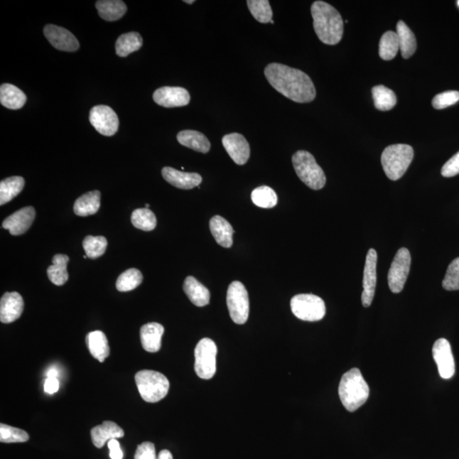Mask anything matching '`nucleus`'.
Segmentation results:
<instances>
[{"mask_svg": "<svg viewBox=\"0 0 459 459\" xmlns=\"http://www.w3.org/2000/svg\"><path fill=\"white\" fill-rule=\"evenodd\" d=\"M339 395L342 404L349 412H355L365 404L369 396V387L360 369L352 368L342 376Z\"/></svg>", "mask_w": 459, "mask_h": 459, "instance_id": "obj_3", "label": "nucleus"}, {"mask_svg": "<svg viewBox=\"0 0 459 459\" xmlns=\"http://www.w3.org/2000/svg\"><path fill=\"white\" fill-rule=\"evenodd\" d=\"M133 226L145 232L153 231L157 226V218L149 209H137L131 215Z\"/></svg>", "mask_w": 459, "mask_h": 459, "instance_id": "obj_38", "label": "nucleus"}, {"mask_svg": "<svg viewBox=\"0 0 459 459\" xmlns=\"http://www.w3.org/2000/svg\"><path fill=\"white\" fill-rule=\"evenodd\" d=\"M135 380L142 399L150 404L163 400L170 389V382L161 372L142 370L137 372Z\"/></svg>", "mask_w": 459, "mask_h": 459, "instance_id": "obj_6", "label": "nucleus"}, {"mask_svg": "<svg viewBox=\"0 0 459 459\" xmlns=\"http://www.w3.org/2000/svg\"><path fill=\"white\" fill-rule=\"evenodd\" d=\"M265 76L277 92L293 102L314 101L317 92L310 77L298 69L280 63H271L265 68Z\"/></svg>", "mask_w": 459, "mask_h": 459, "instance_id": "obj_1", "label": "nucleus"}, {"mask_svg": "<svg viewBox=\"0 0 459 459\" xmlns=\"http://www.w3.org/2000/svg\"><path fill=\"white\" fill-rule=\"evenodd\" d=\"M247 4H248L251 14L259 23H271L274 12H272L270 2L268 0H248Z\"/></svg>", "mask_w": 459, "mask_h": 459, "instance_id": "obj_36", "label": "nucleus"}, {"mask_svg": "<svg viewBox=\"0 0 459 459\" xmlns=\"http://www.w3.org/2000/svg\"><path fill=\"white\" fill-rule=\"evenodd\" d=\"M292 162L298 178L308 188L321 190L326 185V176L313 154L306 151H298L293 154Z\"/></svg>", "mask_w": 459, "mask_h": 459, "instance_id": "obj_5", "label": "nucleus"}, {"mask_svg": "<svg viewBox=\"0 0 459 459\" xmlns=\"http://www.w3.org/2000/svg\"><path fill=\"white\" fill-rule=\"evenodd\" d=\"M83 247L86 256L90 259H97L105 254L107 247L106 237L88 236L85 238Z\"/></svg>", "mask_w": 459, "mask_h": 459, "instance_id": "obj_39", "label": "nucleus"}, {"mask_svg": "<svg viewBox=\"0 0 459 459\" xmlns=\"http://www.w3.org/2000/svg\"><path fill=\"white\" fill-rule=\"evenodd\" d=\"M163 179L177 188L190 190L202 183V176L198 173H185L171 167H164L162 170Z\"/></svg>", "mask_w": 459, "mask_h": 459, "instance_id": "obj_19", "label": "nucleus"}, {"mask_svg": "<svg viewBox=\"0 0 459 459\" xmlns=\"http://www.w3.org/2000/svg\"><path fill=\"white\" fill-rule=\"evenodd\" d=\"M101 206V193L93 190L77 198L73 211L75 215L85 217V216L97 214Z\"/></svg>", "mask_w": 459, "mask_h": 459, "instance_id": "obj_28", "label": "nucleus"}, {"mask_svg": "<svg viewBox=\"0 0 459 459\" xmlns=\"http://www.w3.org/2000/svg\"><path fill=\"white\" fill-rule=\"evenodd\" d=\"M58 372L55 368H50L49 371L47 372V378H58Z\"/></svg>", "mask_w": 459, "mask_h": 459, "instance_id": "obj_48", "label": "nucleus"}, {"mask_svg": "<svg viewBox=\"0 0 459 459\" xmlns=\"http://www.w3.org/2000/svg\"><path fill=\"white\" fill-rule=\"evenodd\" d=\"M90 122L97 132L105 136H114L119 131L118 115L108 106L94 107L90 112Z\"/></svg>", "mask_w": 459, "mask_h": 459, "instance_id": "obj_11", "label": "nucleus"}, {"mask_svg": "<svg viewBox=\"0 0 459 459\" xmlns=\"http://www.w3.org/2000/svg\"><path fill=\"white\" fill-rule=\"evenodd\" d=\"M135 459H158L156 455L155 446L149 441L139 445L135 454Z\"/></svg>", "mask_w": 459, "mask_h": 459, "instance_id": "obj_43", "label": "nucleus"}, {"mask_svg": "<svg viewBox=\"0 0 459 459\" xmlns=\"http://www.w3.org/2000/svg\"><path fill=\"white\" fill-rule=\"evenodd\" d=\"M44 34L50 44L62 51L75 52L79 50L80 43L68 29L49 24L44 28Z\"/></svg>", "mask_w": 459, "mask_h": 459, "instance_id": "obj_14", "label": "nucleus"}, {"mask_svg": "<svg viewBox=\"0 0 459 459\" xmlns=\"http://www.w3.org/2000/svg\"><path fill=\"white\" fill-rule=\"evenodd\" d=\"M69 257L66 254H55L52 259V266L47 269V275L52 284L63 286L68 280L67 270Z\"/></svg>", "mask_w": 459, "mask_h": 459, "instance_id": "obj_30", "label": "nucleus"}, {"mask_svg": "<svg viewBox=\"0 0 459 459\" xmlns=\"http://www.w3.org/2000/svg\"><path fill=\"white\" fill-rule=\"evenodd\" d=\"M29 440L27 432L21 428L0 424V441L3 443H23Z\"/></svg>", "mask_w": 459, "mask_h": 459, "instance_id": "obj_40", "label": "nucleus"}, {"mask_svg": "<svg viewBox=\"0 0 459 459\" xmlns=\"http://www.w3.org/2000/svg\"><path fill=\"white\" fill-rule=\"evenodd\" d=\"M86 344L88 345L90 354L99 362H103L109 357L110 347L107 338L102 331H94L86 336Z\"/></svg>", "mask_w": 459, "mask_h": 459, "instance_id": "obj_24", "label": "nucleus"}, {"mask_svg": "<svg viewBox=\"0 0 459 459\" xmlns=\"http://www.w3.org/2000/svg\"><path fill=\"white\" fill-rule=\"evenodd\" d=\"M396 34L399 40L402 58L409 59L417 50V42L412 30L404 21H399L396 25Z\"/></svg>", "mask_w": 459, "mask_h": 459, "instance_id": "obj_29", "label": "nucleus"}, {"mask_svg": "<svg viewBox=\"0 0 459 459\" xmlns=\"http://www.w3.org/2000/svg\"><path fill=\"white\" fill-rule=\"evenodd\" d=\"M217 346L209 338L198 342L195 348V372L202 379L213 378L216 372V356Z\"/></svg>", "mask_w": 459, "mask_h": 459, "instance_id": "obj_8", "label": "nucleus"}, {"mask_svg": "<svg viewBox=\"0 0 459 459\" xmlns=\"http://www.w3.org/2000/svg\"><path fill=\"white\" fill-rule=\"evenodd\" d=\"M108 448L110 450V458L112 459H122L124 454L120 448V444L117 439H112L108 441Z\"/></svg>", "mask_w": 459, "mask_h": 459, "instance_id": "obj_45", "label": "nucleus"}, {"mask_svg": "<svg viewBox=\"0 0 459 459\" xmlns=\"http://www.w3.org/2000/svg\"><path fill=\"white\" fill-rule=\"evenodd\" d=\"M414 157L413 147L396 144L387 146L381 156V163L389 180H398L404 176Z\"/></svg>", "mask_w": 459, "mask_h": 459, "instance_id": "obj_4", "label": "nucleus"}, {"mask_svg": "<svg viewBox=\"0 0 459 459\" xmlns=\"http://www.w3.org/2000/svg\"><path fill=\"white\" fill-rule=\"evenodd\" d=\"M25 180L21 176H12L0 183V205L11 202L24 188Z\"/></svg>", "mask_w": 459, "mask_h": 459, "instance_id": "obj_32", "label": "nucleus"}, {"mask_svg": "<svg viewBox=\"0 0 459 459\" xmlns=\"http://www.w3.org/2000/svg\"><path fill=\"white\" fill-rule=\"evenodd\" d=\"M180 145L188 147L190 149L198 151V153H207L211 147L209 139L202 133L196 131H183L177 135Z\"/></svg>", "mask_w": 459, "mask_h": 459, "instance_id": "obj_26", "label": "nucleus"}, {"mask_svg": "<svg viewBox=\"0 0 459 459\" xmlns=\"http://www.w3.org/2000/svg\"><path fill=\"white\" fill-rule=\"evenodd\" d=\"M27 102V95L23 90L11 84H4L0 87V102L11 110L21 109Z\"/></svg>", "mask_w": 459, "mask_h": 459, "instance_id": "obj_25", "label": "nucleus"}, {"mask_svg": "<svg viewBox=\"0 0 459 459\" xmlns=\"http://www.w3.org/2000/svg\"><path fill=\"white\" fill-rule=\"evenodd\" d=\"M411 254L409 249L401 248L394 258L389 271L388 283L389 289L394 293H401L410 271Z\"/></svg>", "mask_w": 459, "mask_h": 459, "instance_id": "obj_10", "label": "nucleus"}, {"mask_svg": "<svg viewBox=\"0 0 459 459\" xmlns=\"http://www.w3.org/2000/svg\"><path fill=\"white\" fill-rule=\"evenodd\" d=\"M184 291L193 305L202 307L210 304V293L205 286L195 279L188 276L183 285Z\"/></svg>", "mask_w": 459, "mask_h": 459, "instance_id": "obj_23", "label": "nucleus"}, {"mask_svg": "<svg viewBox=\"0 0 459 459\" xmlns=\"http://www.w3.org/2000/svg\"><path fill=\"white\" fill-rule=\"evenodd\" d=\"M92 439L94 447L102 448L107 441L112 439L122 438L124 436L123 428L118 424L112 421H104L101 426H95L92 428Z\"/></svg>", "mask_w": 459, "mask_h": 459, "instance_id": "obj_21", "label": "nucleus"}, {"mask_svg": "<svg viewBox=\"0 0 459 459\" xmlns=\"http://www.w3.org/2000/svg\"><path fill=\"white\" fill-rule=\"evenodd\" d=\"M400 50L399 40L396 32L388 31L383 34L379 41V56L384 60H391L396 58Z\"/></svg>", "mask_w": 459, "mask_h": 459, "instance_id": "obj_34", "label": "nucleus"}, {"mask_svg": "<svg viewBox=\"0 0 459 459\" xmlns=\"http://www.w3.org/2000/svg\"><path fill=\"white\" fill-rule=\"evenodd\" d=\"M251 199L255 205L263 209H271L277 205V195L269 186L262 185L253 190Z\"/></svg>", "mask_w": 459, "mask_h": 459, "instance_id": "obj_35", "label": "nucleus"}, {"mask_svg": "<svg viewBox=\"0 0 459 459\" xmlns=\"http://www.w3.org/2000/svg\"><path fill=\"white\" fill-rule=\"evenodd\" d=\"M163 333L164 328L161 324L150 323L143 325L140 332L143 349L150 353L159 352L161 349Z\"/></svg>", "mask_w": 459, "mask_h": 459, "instance_id": "obj_20", "label": "nucleus"}, {"mask_svg": "<svg viewBox=\"0 0 459 459\" xmlns=\"http://www.w3.org/2000/svg\"><path fill=\"white\" fill-rule=\"evenodd\" d=\"M227 307L232 321L244 324L249 314V298L245 286L240 281H233L229 286L227 296Z\"/></svg>", "mask_w": 459, "mask_h": 459, "instance_id": "obj_9", "label": "nucleus"}, {"mask_svg": "<svg viewBox=\"0 0 459 459\" xmlns=\"http://www.w3.org/2000/svg\"><path fill=\"white\" fill-rule=\"evenodd\" d=\"M158 459H173V457L168 450H163V451L159 453Z\"/></svg>", "mask_w": 459, "mask_h": 459, "instance_id": "obj_47", "label": "nucleus"}, {"mask_svg": "<svg viewBox=\"0 0 459 459\" xmlns=\"http://www.w3.org/2000/svg\"><path fill=\"white\" fill-rule=\"evenodd\" d=\"M372 94L377 109L387 112L396 106V95L391 89L384 85H377L372 89Z\"/></svg>", "mask_w": 459, "mask_h": 459, "instance_id": "obj_33", "label": "nucleus"}, {"mask_svg": "<svg viewBox=\"0 0 459 459\" xmlns=\"http://www.w3.org/2000/svg\"><path fill=\"white\" fill-rule=\"evenodd\" d=\"M145 207H146V209H148V207H150V205H145Z\"/></svg>", "mask_w": 459, "mask_h": 459, "instance_id": "obj_50", "label": "nucleus"}, {"mask_svg": "<svg viewBox=\"0 0 459 459\" xmlns=\"http://www.w3.org/2000/svg\"><path fill=\"white\" fill-rule=\"evenodd\" d=\"M292 313L306 322H318L326 314V306L321 298L314 294H298L291 300Z\"/></svg>", "mask_w": 459, "mask_h": 459, "instance_id": "obj_7", "label": "nucleus"}, {"mask_svg": "<svg viewBox=\"0 0 459 459\" xmlns=\"http://www.w3.org/2000/svg\"><path fill=\"white\" fill-rule=\"evenodd\" d=\"M377 261H378V254L375 249H369L367 254L364 272H363L362 302L364 307H369L374 301L377 284Z\"/></svg>", "mask_w": 459, "mask_h": 459, "instance_id": "obj_13", "label": "nucleus"}, {"mask_svg": "<svg viewBox=\"0 0 459 459\" xmlns=\"http://www.w3.org/2000/svg\"><path fill=\"white\" fill-rule=\"evenodd\" d=\"M222 144L234 163L244 166L250 157V146L246 138L238 133L229 134L222 138Z\"/></svg>", "mask_w": 459, "mask_h": 459, "instance_id": "obj_16", "label": "nucleus"}, {"mask_svg": "<svg viewBox=\"0 0 459 459\" xmlns=\"http://www.w3.org/2000/svg\"><path fill=\"white\" fill-rule=\"evenodd\" d=\"M24 309V301L17 292L6 293L0 301V321L11 323L19 319Z\"/></svg>", "mask_w": 459, "mask_h": 459, "instance_id": "obj_18", "label": "nucleus"}, {"mask_svg": "<svg viewBox=\"0 0 459 459\" xmlns=\"http://www.w3.org/2000/svg\"><path fill=\"white\" fill-rule=\"evenodd\" d=\"M143 45L140 33L131 32L121 36L116 42V53L120 58H126L133 52L141 49Z\"/></svg>", "mask_w": 459, "mask_h": 459, "instance_id": "obj_31", "label": "nucleus"}, {"mask_svg": "<svg viewBox=\"0 0 459 459\" xmlns=\"http://www.w3.org/2000/svg\"><path fill=\"white\" fill-rule=\"evenodd\" d=\"M459 174V151L448 160L441 168V175L444 177H453Z\"/></svg>", "mask_w": 459, "mask_h": 459, "instance_id": "obj_44", "label": "nucleus"}, {"mask_svg": "<svg viewBox=\"0 0 459 459\" xmlns=\"http://www.w3.org/2000/svg\"><path fill=\"white\" fill-rule=\"evenodd\" d=\"M95 7L99 16L107 21H118L127 12L126 4L121 0H99Z\"/></svg>", "mask_w": 459, "mask_h": 459, "instance_id": "obj_27", "label": "nucleus"}, {"mask_svg": "<svg viewBox=\"0 0 459 459\" xmlns=\"http://www.w3.org/2000/svg\"><path fill=\"white\" fill-rule=\"evenodd\" d=\"M210 231L216 242L223 248H231L233 244L234 230L226 219L215 215L210 220Z\"/></svg>", "mask_w": 459, "mask_h": 459, "instance_id": "obj_22", "label": "nucleus"}, {"mask_svg": "<svg viewBox=\"0 0 459 459\" xmlns=\"http://www.w3.org/2000/svg\"><path fill=\"white\" fill-rule=\"evenodd\" d=\"M315 33L323 44L335 45L343 37L344 21L336 9L326 2L315 1L310 8Z\"/></svg>", "mask_w": 459, "mask_h": 459, "instance_id": "obj_2", "label": "nucleus"}, {"mask_svg": "<svg viewBox=\"0 0 459 459\" xmlns=\"http://www.w3.org/2000/svg\"><path fill=\"white\" fill-rule=\"evenodd\" d=\"M443 287L448 291L459 290V257L450 264L443 281Z\"/></svg>", "mask_w": 459, "mask_h": 459, "instance_id": "obj_41", "label": "nucleus"}, {"mask_svg": "<svg viewBox=\"0 0 459 459\" xmlns=\"http://www.w3.org/2000/svg\"><path fill=\"white\" fill-rule=\"evenodd\" d=\"M153 101L158 105L167 107H180L188 106L190 101V94L183 87L159 88L153 93Z\"/></svg>", "mask_w": 459, "mask_h": 459, "instance_id": "obj_15", "label": "nucleus"}, {"mask_svg": "<svg viewBox=\"0 0 459 459\" xmlns=\"http://www.w3.org/2000/svg\"><path fill=\"white\" fill-rule=\"evenodd\" d=\"M141 272L136 268L125 271L117 280L116 288L120 292H129L136 289L142 283Z\"/></svg>", "mask_w": 459, "mask_h": 459, "instance_id": "obj_37", "label": "nucleus"}, {"mask_svg": "<svg viewBox=\"0 0 459 459\" xmlns=\"http://www.w3.org/2000/svg\"><path fill=\"white\" fill-rule=\"evenodd\" d=\"M457 4H458V6H459V0H458V1H457Z\"/></svg>", "mask_w": 459, "mask_h": 459, "instance_id": "obj_51", "label": "nucleus"}, {"mask_svg": "<svg viewBox=\"0 0 459 459\" xmlns=\"http://www.w3.org/2000/svg\"><path fill=\"white\" fill-rule=\"evenodd\" d=\"M44 391L49 395H53V394L58 392L59 391L58 378H47L44 384Z\"/></svg>", "mask_w": 459, "mask_h": 459, "instance_id": "obj_46", "label": "nucleus"}, {"mask_svg": "<svg viewBox=\"0 0 459 459\" xmlns=\"http://www.w3.org/2000/svg\"><path fill=\"white\" fill-rule=\"evenodd\" d=\"M459 101V92L456 90H450L436 94L432 99V106L435 109H444L450 106L454 105Z\"/></svg>", "mask_w": 459, "mask_h": 459, "instance_id": "obj_42", "label": "nucleus"}, {"mask_svg": "<svg viewBox=\"0 0 459 459\" xmlns=\"http://www.w3.org/2000/svg\"><path fill=\"white\" fill-rule=\"evenodd\" d=\"M432 354L433 358L438 367L441 378L452 379L455 374V362H454L451 345L448 340L446 339L437 340L433 345Z\"/></svg>", "mask_w": 459, "mask_h": 459, "instance_id": "obj_12", "label": "nucleus"}, {"mask_svg": "<svg viewBox=\"0 0 459 459\" xmlns=\"http://www.w3.org/2000/svg\"><path fill=\"white\" fill-rule=\"evenodd\" d=\"M184 2H185V3H186V4H193L195 1H194V0H190V1H188V0H185V1H184Z\"/></svg>", "mask_w": 459, "mask_h": 459, "instance_id": "obj_49", "label": "nucleus"}, {"mask_svg": "<svg viewBox=\"0 0 459 459\" xmlns=\"http://www.w3.org/2000/svg\"><path fill=\"white\" fill-rule=\"evenodd\" d=\"M36 215V212L33 207H23L4 220L2 227L13 236L21 235L32 226Z\"/></svg>", "mask_w": 459, "mask_h": 459, "instance_id": "obj_17", "label": "nucleus"}]
</instances>
